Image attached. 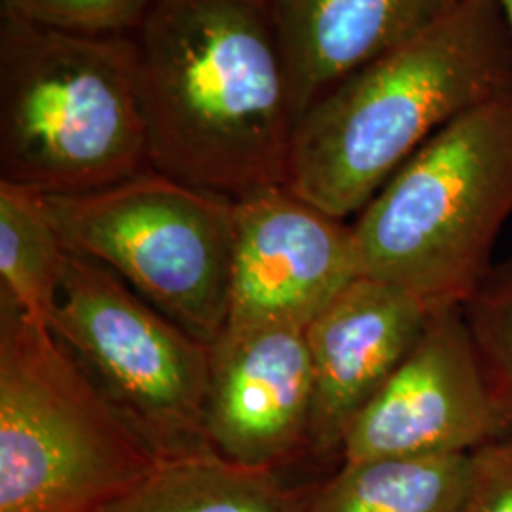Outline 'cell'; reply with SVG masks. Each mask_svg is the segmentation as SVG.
Instances as JSON below:
<instances>
[{"instance_id": "1", "label": "cell", "mask_w": 512, "mask_h": 512, "mask_svg": "<svg viewBox=\"0 0 512 512\" xmlns=\"http://www.w3.org/2000/svg\"><path fill=\"white\" fill-rule=\"evenodd\" d=\"M131 38L152 171L232 202L287 186L296 114L272 0H158Z\"/></svg>"}, {"instance_id": "2", "label": "cell", "mask_w": 512, "mask_h": 512, "mask_svg": "<svg viewBox=\"0 0 512 512\" xmlns=\"http://www.w3.org/2000/svg\"><path fill=\"white\" fill-rule=\"evenodd\" d=\"M503 101H512L511 29L495 0H465L298 120L287 186L330 217L359 215L440 129Z\"/></svg>"}, {"instance_id": "3", "label": "cell", "mask_w": 512, "mask_h": 512, "mask_svg": "<svg viewBox=\"0 0 512 512\" xmlns=\"http://www.w3.org/2000/svg\"><path fill=\"white\" fill-rule=\"evenodd\" d=\"M150 169L137 54L2 12L0 181L80 196Z\"/></svg>"}, {"instance_id": "4", "label": "cell", "mask_w": 512, "mask_h": 512, "mask_svg": "<svg viewBox=\"0 0 512 512\" xmlns=\"http://www.w3.org/2000/svg\"><path fill=\"white\" fill-rule=\"evenodd\" d=\"M512 217V101L473 110L408 158L351 224L361 274L459 308Z\"/></svg>"}, {"instance_id": "5", "label": "cell", "mask_w": 512, "mask_h": 512, "mask_svg": "<svg viewBox=\"0 0 512 512\" xmlns=\"http://www.w3.org/2000/svg\"><path fill=\"white\" fill-rule=\"evenodd\" d=\"M160 461L50 327L0 296V512H109Z\"/></svg>"}, {"instance_id": "6", "label": "cell", "mask_w": 512, "mask_h": 512, "mask_svg": "<svg viewBox=\"0 0 512 512\" xmlns=\"http://www.w3.org/2000/svg\"><path fill=\"white\" fill-rule=\"evenodd\" d=\"M44 202L69 253L109 268L205 344L224 334L236 202L152 169L97 192L44 196Z\"/></svg>"}, {"instance_id": "7", "label": "cell", "mask_w": 512, "mask_h": 512, "mask_svg": "<svg viewBox=\"0 0 512 512\" xmlns=\"http://www.w3.org/2000/svg\"><path fill=\"white\" fill-rule=\"evenodd\" d=\"M50 330L162 459L207 450L213 346L69 253Z\"/></svg>"}, {"instance_id": "8", "label": "cell", "mask_w": 512, "mask_h": 512, "mask_svg": "<svg viewBox=\"0 0 512 512\" xmlns=\"http://www.w3.org/2000/svg\"><path fill=\"white\" fill-rule=\"evenodd\" d=\"M512 431L461 308L431 313L418 344L349 425L342 461L471 454Z\"/></svg>"}, {"instance_id": "9", "label": "cell", "mask_w": 512, "mask_h": 512, "mask_svg": "<svg viewBox=\"0 0 512 512\" xmlns=\"http://www.w3.org/2000/svg\"><path fill=\"white\" fill-rule=\"evenodd\" d=\"M351 224L277 186L236 202V247L224 334L308 329L361 277Z\"/></svg>"}, {"instance_id": "10", "label": "cell", "mask_w": 512, "mask_h": 512, "mask_svg": "<svg viewBox=\"0 0 512 512\" xmlns=\"http://www.w3.org/2000/svg\"><path fill=\"white\" fill-rule=\"evenodd\" d=\"M311 408L306 329L222 334L213 344L207 440L222 458L281 471L311 454Z\"/></svg>"}, {"instance_id": "11", "label": "cell", "mask_w": 512, "mask_h": 512, "mask_svg": "<svg viewBox=\"0 0 512 512\" xmlns=\"http://www.w3.org/2000/svg\"><path fill=\"white\" fill-rule=\"evenodd\" d=\"M431 313L414 294L361 275L311 321L313 456L342 450L349 425L418 344Z\"/></svg>"}, {"instance_id": "12", "label": "cell", "mask_w": 512, "mask_h": 512, "mask_svg": "<svg viewBox=\"0 0 512 512\" xmlns=\"http://www.w3.org/2000/svg\"><path fill=\"white\" fill-rule=\"evenodd\" d=\"M465 0H272L296 124L348 76L418 37Z\"/></svg>"}, {"instance_id": "13", "label": "cell", "mask_w": 512, "mask_h": 512, "mask_svg": "<svg viewBox=\"0 0 512 512\" xmlns=\"http://www.w3.org/2000/svg\"><path fill=\"white\" fill-rule=\"evenodd\" d=\"M317 484H294L281 471L251 469L213 448L162 459L109 512H306Z\"/></svg>"}, {"instance_id": "14", "label": "cell", "mask_w": 512, "mask_h": 512, "mask_svg": "<svg viewBox=\"0 0 512 512\" xmlns=\"http://www.w3.org/2000/svg\"><path fill=\"white\" fill-rule=\"evenodd\" d=\"M467 480L469 454L349 459L306 512H458Z\"/></svg>"}, {"instance_id": "15", "label": "cell", "mask_w": 512, "mask_h": 512, "mask_svg": "<svg viewBox=\"0 0 512 512\" xmlns=\"http://www.w3.org/2000/svg\"><path fill=\"white\" fill-rule=\"evenodd\" d=\"M67 256L44 196L0 181V296L50 327Z\"/></svg>"}, {"instance_id": "16", "label": "cell", "mask_w": 512, "mask_h": 512, "mask_svg": "<svg viewBox=\"0 0 512 512\" xmlns=\"http://www.w3.org/2000/svg\"><path fill=\"white\" fill-rule=\"evenodd\" d=\"M459 308L495 401L512 423V255L494 262Z\"/></svg>"}, {"instance_id": "17", "label": "cell", "mask_w": 512, "mask_h": 512, "mask_svg": "<svg viewBox=\"0 0 512 512\" xmlns=\"http://www.w3.org/2000/svg\"><path fill=\"white\" fill-rule=\"evenodd\" d=\"M158 0H2V12L80 35L133 33Z\"/></svg>"}, {"instance_id": "18", "label": "cell", "mask_w": 512, "mask_h": 512, "mask_svg": "<svg viewBox=\"0 0 512 512\" xmlns=\"http://www.w3.org/2000/svg\"><path fill=\"white\" fill-rule=\"evenodd\" d=\"M458 512H512V431L469 454V480Z\"/></svg>"}, {"instance_id": "19", "label": "cell", "mask_w": 512, "mask_h": 512, "mask_svg": "<svg viewBox=\"0 0 512 512\" xmlns=\"http://www.w3.org/2000/svg\"><path fill=\"white\" fill-rule=\"evenodd\" d=\"M495 4L499 6V10H501L503 18L507 21V25H509L512 35V0H495Z\"/></svg>"}]
</instances>
